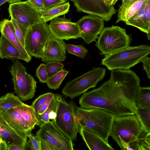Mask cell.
Returning <instances> with one entry per match:
<instances>
[{
  "instance_id": "obj_46",
  "label": "cell",
  "mask_w": 150,
  "mask_h": 150,
  "mask_svg": "<svg viewBox=\"0 0 150 150\" xmlns=\"http://www.w3.org/2000/svg\"><path fill=\"white\" fill-rule=\"evenodd\" d=\"M105 2L110 5H112V4L113 0H104Z\"/></svg>"
},
{
  "instance_id": "obj_10",
  "label": "cell",
  "mask_w": 150,
  "mask_h": 150,
  "mask_svg": "<svg viewBox=\"0 0 150 150\" xmlns=\"http://www.w3.org/2000/svg\"><path fill=\"white\" fill-rule=\"evenodd\" d=\"M36 132L40 139L51 145L55 150H73L71 139L55 125L53 120L45 123Z\"/></svg>"
},
{
  "instance_id": "obj_31",
  "label": "cell",
  "mask_w": 150,
  "mask_h": 150,
  "mask_svg": "<svg viewBox=\"0 0 150 150\" xmlns=\"http://www.w3.org/2000/svg\"><path fill=\"white\" fill-rule=\"evenodd\" d=\"M66 49L67 52L83 59L86 56L88 50L82 45H74L70 44H66Z\"/></svg>"
},
{
  "instance_id": "obj_2",
  "label": "cell",
  "mask_w": 150,
  "mask_h": 150,
  "mask_svg": "<svg viewBox=\"0 0 150 150\" xmlns=\"http://www.w3.org/2000/svg\"><path fill=\"white\" fill-rule=\"evenodd\" d=\"M75 114L80 128H87L108 143V138L115 117L113 114L98 108L86 109L77 106Z\"/></svg>"
},
{
  "instance_id": "obj_27",
  "label": "cell",
  "mask_w": 150,
  "mask_h": 150,
  "mask_svg": "<svg viewBox=\"0 0 150 150\" xmlns=\"http://www.w3.org/2000/svg\"><path fill=\"white\" fill-rule=\"evenodd\" d=\"M150 87L140 86L137 92L135 104L136 107L150 109Z\"/></svg>"
},
{
  "instance_id": "obj_34",
  "label": "cell",
  "mask_w": 150,
  "mask_h": 150,
  "mask_svg": "<svg viewBox=\"0 0 150 150\" xmlns=\"http://www.w3.org/2000/svg\"><path fill=\"white\" fill-rule=\"evenodd\" d=\"M28 140L27 141V148L31 150H40V139L31 133L28 134Z\"/></svg>"
},
{
  "instance_id": "obj_39",
  "label": "cell",
  "mask_w": 150,
  "mask_h": 150,
  "mask_svg": "<svg viewBox=\"0 0 150 150\" xmlns=\"http://www.w3.org/2000/svg\"><path fill=\"white\" fill-rule=\"evenodd\" d=\"M143 63V69L146 71L147 77L150 79V58L147 56L141 62Z\"/></svg>"
},
{
  "instance_id": "obj_44",
  "label": "cell",
  "mask_w": 150,
  "mask_h": 150,
  "mask_svg": "<svg viewBox=\"0 0 150 150\" xmlns=\"http://www.w3.org/2000/svg\"><path fill=\"white\" fill-rule=\"evenodd\" d=\"M7 150V147L6 144L0 137V150Z\"/></svg>"
},
{
  "instance_id": "obj_6",
  "label": "cell",
  "mask_w": 150,
  "mask_h": 150,
  "mask_svg": "<svg viewBox=\"0 0 150 150\" xmlns=\"http://www.w3.org/2000/svg\"><path fill=\"white\" fill-rule=\"evenodd\" d=\"M58 98L56 116L52 120L57 127L74 142L76 139L80 129L76 116V106L73 101H66L58 93Z\"/></svg>"
},
{
  "instance_id": "obj_20",
  "label": "cell",
  "mask_w": 150,
  "mask_h": 150,
  "mask_svg": "<svg viewBox=\"0 0 150 150\" xmlns=\"http://www.w3.org/2000/svg\"><path fill=\"white\" fill-rule=\"evenodd\" d=\"M79 133L90 150H114L100 136L86 128H81Z\"/></svg>"
},
{
  "instance_id": "obj_43",
  "label": "cell",
  "mask_w": 150,
  "mask_h": 150,
  "mask_svg": "<svg viewBox=\"0 0 150 150\" xmlns=\"http://www.w3.org/2000/svg\"><path fill=\"white\" fill-rule=\"evenodd\" d=\"M21 1V0H0V7L3 4L7 2L10 4Z\"/></svg>"
},
{
  "instance_id": "obj_16",
  "label": "cell",
  "mask_w": 150,
  "mask_h": 150,
  "mask_svg": "<svg viewBox=\"0 0 150 150\" xmlns=\"http://www.w3.org/2000/svg\"><path fill=\"white\" fill-rule=\"evenodd\" d=\"M66 46L63 40L51 34L43 47L40 58L47 63L64 61L66 58Z\"/></svg>"
},
{
  "instance_id": "obj_24",
  "label": "cell",
  "mask_w": 150,
  "mask_h": 150,
  "mask_svg": "<svg viewBox=\"0 0 150 150\" xmlns=\"http://www.w3.org/2000/svg\"><path fill=\"white\" fill-rule=\"evenodd\" d=\"M146 4V3L138 12L124 22L126 25L136 27L142 32L146 33L147 38L149 40L150 33L147 31L143 22Z\"/></svg>"
},
{
  "instance_id": "obj_50",
  "label": "cell",
  "mask_w": 150,
  "mask_h": 150,
  "mask_svg": "<svg viewBox=\"0 0 150 150\" xmlns=\"http://www.w3.org/2000/svg\"><path fill=\"white\" fill-rule=\"evenodd\" d=\"M21 1L22 0H21Z\"/></svg>"
},
{
  "instance_id": "obj_25",
  "label": "cell",
  "mask_w": 150,
  "mask_h": 150,
  "mask_svg": "<svg viewBox=\"0 0 150 150\" xmlns=\"http://www.w3.org/2000/svg\"><path fill=\"white\" fill-rule=\"evenodd\" d=\"M134 112L142 130L150 132V109L136 107Z\"/></svg>"
},
{
  "instance_id": "obj_7",
  "label": "cell",
  "mask_w": 150,
  "mask_h": 150,
  "mask_svg": "<svg viewBox=\"0 0 150 150\" xmlns=\"http://www.w3.org/2000/svg\"><path fill=\"white\" fill-rule=\"evenodd\" d=\"M106 69L93 67L90 71L67 82L62 90L63 95L73 99L96 87L105 76Z\"/></svg>"
},
{
  "instance_id": "obj_37",
  "label": "cell",
  "mask_w": 150,
  "mask_h": 150,
  "mask_svg": "<svg viewBox=\"0 0 150 150\" xmlns=\"http://www.w3.org/2000/svg\"><path fill=\"white\" fill-rule=\"evenodd\" d=\"M44 7L43 10H48L67 2V0H42Z\"/></svg>"
},
{
  "instance_id": "obj_18",
  "label": "cell",
  "mask_w": 150,
  "mask_h": 150,
  "mask_svg": "<svg viewBox=\"0 0 150 150\" xmlns=\"http://www.w3.org/2000/svg\"><path fill=\"white\" fill-rule=\"evenodd\" d=\"M0 137L7 148L9 145L14 144L24 150L27 149L28 136L15 131L0 119Z\"/></svg>"
},
{
  "instance_id": "obj_36",
  "label": "cell",
  "mask_w": 150,
  "mask_h": 150,
  "mask_svg": "<svg viewBox=\"0 0 150 150\" xmlns=\"http://www.w3.org/2000/svg\"><path fill=\"white\" fill-rule=\"evenodd\" d=\"M143 22L147 31L150 33V0H147L146 2Z\"/></svg>"
},
{
  "instance_id": "obj_38",
  "label": "cell",
  "mask_w": 150,
  "mask_h": 150,
  "mask_svg": "<svg viewBox=\"0 0 150 150\" xmlns=\"http://www.w3.org/2000/svg\"><path fill=\"white\" fill-rule=\"evenodd\" d=\"M29 4L38 12L43 10L44 4L42 0H28Z\"/></svg>"
},
{
  "instance_id": "obj_9",
  "label": "cell",
  "mask_w": 150,
  "mask_h": 150,
  "mask_svg": "<svg viewBox=\"0 0 150 150\" xmlns=\"http://www.w3.org/2000/svg\"><path fill=\"white\" fill-rule=\"evenodd\" d=\"M51 34L48 25L42 21L28 28L25 38L24 48L31 57L41 58L43 47Z\"/></svg>"
},
{
  "instance_id": "obj_23",
  "label": "cell",
  "mask_w": 150,
  "mask_h": 150,
  "mask_svg": "<svg viewBox=\"0 0 150 150\" xmlns=\"http://www.w3.org/2000/svg\"><path fill=\"white\" fill-rule=\"evenodd\" d=\"M70 5L69 2L50 9L39 11L42 21L47 22L60 16L65 15L69 11Z\"/></svg>"
},
{
  "instance_id": "obj_12",
  "label": "cell",
  "mask_w": 150,
  "mask_h": 150,
  "mask_svg": "<svg viewBox=\"0 0 150 150\" xmlns=\"http://www.w3.org/2000/svg\"><path fill=\"white\" fill-rule=\"evenodd\" d=\"M8 10L11 18L28 29L42 21L39 12L34 8L27 1L10 4Z\"/></svg>"
},
{
  "instance_id": "obj_35",
  "label": "cell",
  "mask_w": 150,
  "mask_h": 150,
  "mask_svg": "<svg viewBox=\"0 0 150 150\" xmlns=\"http://www.w3.org/2000/svg\"><path fill=\"white\" fill-rule=\"evenodd\" d=\"M36 76L40 82L42 83H47L49 78L46 70L45 64L41 63L37 68Z\"/></svg>"
},
{
  "instance_id": "obj_3",
  "label": "cell",
  "mask_w": 150,
  "mask_h": 150,
  "mask_svg": "<svg viewBox=\"0 0 150 150\" xmlns=\"http://www.w3.org/2000/svg\"><path fill=\"white\" fill-rule=\"evenodd\" d=\"M142 131L135 114L114 118L110 134L122 150H136L137 141Z\"/></svg>"
},
{
  "instance_id": "obj_32",
  "label": "cell",
  "mask_w": 150,
  "mask_h": 150,
  "mask_svg": "<svg viewBox=\"0 0 150 150\" xmlns=\"http://www.w3.org/2000/svg\"><path fill=\"white\" fill-rule=\"evenodd\" d=\"M10 20L12 24L16 35L20 42L24 47L25 37L28 29L22 26L12 18H11Z\"/></svg>"
},
{
  "instance_id": "obj_14",
  "label": "cell",
  "mask_w": 150,
  "mask_h": 150,
  "mask_svg": "<svg viewBox=\"0 0 150 150\" xmlns=\"http://www.w3.org/2000/svg\"><path fill=\"white\" fill-rule=\"evenodd\" d=\"M104 20L97 16H85L76 22L79 28L80 37L86 44L96 41L98 35L105 28Z\"/></svg>"
},
{
  "instance_id": "obj_30",
  "label": "cell",
  "mask_w": 150,
  "mask_h": 150,
  "mask_svg": "<svg viewBox=\"0 0 150 150\" xmlns=\"http://www.w3.org/2000/svg\"><path fill=\"white\" fill-rule=\"evenodd\" d=\"M54 95L52 93H47L40 95L33 102L31 106L35 111L37 119L41 107L49 99L53 98Z\"/></svg>"
},
{
  "instance_id": "obj_45",
  "label": "cell",
  "mask_w": 150,
  "mask_h": 150,
  "mask_svg": "<svg viewBox=\"0 0 150 150\" xmlns=\"http://www.w3.org/2000/svg\"><path fill=\"white\" fill-rule=\"evenodd\" d=\"M56 111H52L50 114L49 115V118L50 120H54L56 116Z\"/></svg>"
},
{
  "instance_id": "obj_1",
  "label": "cell",
  "mask_w": 150,
  "mask_h": 150,
  "mask_svg": "<svg viewBox=\"0 0 150 150\" xmlns=\"http://www.w3.org/2000/svg\"><path fill=\"white\" fill-rule=\"evenodd\" d=\"M79 103L82 108H99L113 114L115 117L134 114L136 108L121 87L110 79L98 88L83 93Z\"/></svg>"
},
{
  "instance_id": "obj_21",
  "label": "cell",
  "mask_w": 150,
  "mask_h": 150,
  "mask_svg": "<svg viewBox=\"0 0 150 150\" xmlns=\"http://www.w3.org/2000/svg\"><path fill=\"white\" fill-rule=\"evenodd\" d=\"M147 0H130L122 2L117 11L116 23L125 22L129 19L142 8Z\"/></svg>"
},
{
  "instance_id": "obj_40",
  "label": "cell",
  "mask_w": 150,
  "mask_h": 150,
  "mask_svg": "<svg viewBox=\"0 0 150 150\" xmlns=\"http://www.w3.org/2000/svg\"><path fill=\"white\" fill-rule=\"evenodd\" d=\"M40 139V150H55L51 145L43 140Z\"/></svg>"
},
{
  "instance_id": "obj_17",
  "label": "cell",
  "mask_w": 150,
  "mask_h": 150,
  "mask_svg": "<svg viewBox=\"0 0 150 150\" xmlns=\"http://www.w3.org/2000/svg\"><path fill=\"white\" fill-rule=\"evenodd\" d=\"M0 119L13 129L24 135L31 133L24 118L16 107L0 112Z\"/></svg>"
},
{
  "instance_id": "obj_11",
  "label": "cell",
  "mask_w": 150,
  "mask_h": 150,
  "mask_svg": "<svg viewBox=\"0 0 150 150\" xmlns=\"http://www.w3.org/2000/svg\"><path fill=\"white\" fill-rule=\"evenodd\" d=\"M110 79L121 87L128 99L136 106L135 99L141 81L136 73L130 69L112 70Z\"/></svg>"
},
{
  "instance_id": "obj_28",
  "label": "cell",
  "mask_w": 150,
  "mask_h": 150,
  "mask_svg": "<svg viewBox=\"0 0 150 150\" xmlns=\"http://www.w3.org/2000/svg\"><path fill=\"white\" fill-rule=\"evenodd\" d=\"M58 102V93H57L54 94L46 110L42 114L38 116L36 125L40 127L50 121L49 114L52 111H56Z\"/></svg>"
},
{
  "instance_id": "obj_47",
  "label": "cell",
  "mask_w": 150,
  "mask_h": 150,
  "mask_svg": "<svg viewBox=\"0 0 150 150\" xmlns=\"http://www.w3.org/2000/svg\"><path fill=\"white\" fill-rule=\"evenodd\" d=\"M118 0H113L112 4L114 5Z\"/></svg>"
},
{
  "instance_id": "obj_15",
  "label": "cell",
  "mask_w": 150,
  "mask_h": 150,
  "mask_svg": "<svg viewBox=\"0 0 150 150\" xmlns=\"http://www.w3.org/2000/svg\"><path fill=\"white\" fill-rule=\"evenodd\" d=\"M48 25L51 34L60 39L68 40L80 37L76 23L67 19L64 15L62 18L59 16L52 19Z\"/></svg>"
},
{
  "instance_id": "obj_26",
  "label": "cell",
  "mask_w": 150,
  "mask_h": 150,
  "mask_svg": "<svg viewBox=\"0 0 150 150\" xmlns=\"http://www.w3.org/2000/svg\"><path fill=\"white\" fill-rule=\"evenodd\" d=\"M23 103L13 93H8L0 98V112L8 110Z\"/></svg>"
},
{
  "instance_id": "obj_8",
  "label": "cell",
  "mask_w": 150,
  "mask_h": 150,
  "mask_svg": "<svg viewBox=\"0 0 150 150\" xmlns=\"http://www.w3.org/2000/svg\"><path fill=\"white\" fill-rule=\"evenodd\" d=\"M13 76L14 88L17 96L26 101L34 97L37 82L26 71V68L18 60H15L10 70Z\"/></svg>"
},
{
  "instance_id": "obj_42",
  "label": "cell",
  "mask_w": 150,
  "mask_h": 150,
  "mask_svg": "<svg viewBox=\"0 0 150 150\" xmlns=\"http://www.w3.org/2000/svg\"><path fill=\"white\" fill-rule=\"evenodd\" d=\"M7 149L8 150H24L23 148L18 146L14 144H12L9 145L8 146Z\"/></svg>"
},
{
  "instance_id": "obj_4",
  "label": "cell",
  "mask_w": 150,
  "mask_h": 150,
  "mask_svg": "<svg viewBox=\"0 0 150 150\" xmlns=\"http://www.w3.org/2000/svg\"><path fill=\"white\" fill-rule=\"evenodd\" d=\"M150 53V46L146 45L130 46L105 56L101 64L109 70H129Z\"/></svg>"
},
{
  "instance_id": "obj_13",
  "label": "cell",
  "mask_w": 150,
  "mask_h": 150,
  "mask_svg": "<svg viewBox=\"0 0 150 150\" xmlns=\"http://www.w3.org/2000/svg\"><path fill=\"white\" fill-rule=\"evenodd\" d=\"M73 2L78 11L97 16L107 22L117 11L113 5L104 0H74Z\"/></svg>"
},
{
  "instance_id": "obj_49",
  "label": "cell",
  "mask_w": 150,
  "mask_h": 150,
  "mask_svg": "<svg viewBox=\"0 0 150 150\" xmlns=\"http://www.w3.org/2000/svg\"><path fill=\"white\" fill-rule=\"evenodd\" d=\"M67 0H67H70L71 1H73H73H74V0Z\"/></svg>"
},
{
  "instance_id": "obj_41",
  "label": "cell",
  "mask_w": 150,
  "mask_h": 150,
  "mask_svg": "<svg viewBox=\"0 0 150 150\" xmlns=\"http://www.w3.org/2000/svg\"><path fill=\"white\" fill-rule=\"evenodd\" d=\"M52 98H51L49 99L41 107L39 112L38 116L42 114L47 109Z\"/></svg>"
},
{
  "instance_id": "obj_19",
  "label": "cell",
  "mask_w": 150,
  "mask_h": 150,
  "mask_svg": "<svg viewBox=\"0 0 150 150\" xmlns=\"http://www.w3.org/2000/svg\"><path fill=\"white\" fill-rule=\"evenodd\" d=\"M0 31L17 49L24 59L28 62L31 60V57L28 54L25 48L19 41L15 33L11 20L5 19L0 21Z\"/></svg>"
},
{
  "instance_id": "obj_29",
  "label": "cell",
  "mask_w": 150,
  "mask_h": 150,
  "mask_svg": "<svg viewBox=\"0 0 150 150\" xmlns=\"http://www.w3.org/2000/svg\"><path fill=\"white\" fill-rule=\"evenodd\" d=\"M68 72V71L63 69L52 76L49 78L46 83L47 85L50 89L54 90L58 89Z\"/></svg>"
},
{
  "instance_id": "obj_33",
  "label": "cell",
  "mask_w": 150,
  "mask_h": 150,
  "mask_svg": "<svg viewBox=\"0 0 150 150\" xmlns=\"http://www.w3.org/2000/svg\"><path fill=\"white\" fill-rule=\"evenodd\" d=\"M48 78H50L63 69L64 65L60 62H50L45 64Z\"/></svg>"
},
{
  "instance_id": "obj_48",
  "label": "cell",
  "mask_w": 150,
  "mask_h": 150,
  "mask_svg": "<svg viewBox=\"0 0 150 150\" xmlns=\"http://www.w3.org/2000/svg\"><path fill=\"white\" fill-rule=\"evenodd\" d=\"M122 0V2H124L125 1H128L130 0Z\"/></svg>"
},
{
  "instance_id": "obj_5",
  "label": "cell",
  "mask_w": 150,
  "mask_h": 150,
  "mask_svg": "<svg viewBox=\"0 0 150 150\" xmlns=\"http://www.w3.org/2000/svg\"><path fill=\"white\" fill-rule=\"evenodd\" d=\"M95 46L105 56L129 46L132 39L125 29L117 26L105 28L98 37Z\"/></svg>"
},
{
  "instance_id": "obj_22",
  "label": "cell",
  "mask_w": 150,
  "mask_h": 150,
  "mask_svg": "<svg viewBox=\"0 0 150 150\" xmlns=\"http://www.w3.org/2000/svg\"><path fill=\"white\" fill-rule=\"evenodd\" d=\"M0 58L12 60L24 59L16 47L2 35L0 37Z\"/></svg>"
}]
</instances>
